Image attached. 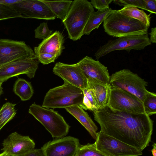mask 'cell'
<instances>
[{
  "mask_svg": "<svg viewBox=\"0 0 156 156\" xmlns=\"http://www.w3.org/2000/svg\"><path fill=\"white\" fill-rule=\"evenodd\" d=\"M145 3V10L151 13H156V0H144Z\"/></svg>",
  "mask_w": 156,
  "mask_h": 156,
  "instance_id": "33",
  "label": "cell"
},
{
  "mask_svg": "<svg viewBox=\"0 0 156 156\" xmlns=\"http://www.w3.org/2000/svg\"><path fill=\"white\" fill-rule=\"evenodd\" d=\"M64 37L62 34L56 31L50 36L43 40L37 46L34 47V52L37 55L43 53L55 54L60 56L65 47Z\"/></svg>",
  "mask_w": 156,
  "mask_h": 156,
  "instance_id": "17",
  "label": "cell"
},
{
  "mask_svg": "<svg viewBox=\"0 0 156 156\" xmlns=\"http://www.w3.org/2000/svg\"><path fill=\"white\" fill-rule=\"evenodd\" d=\"M28 112L41 123L53 138L66 136L70 126L57 112L35 103L30 106Z\"/></svg>",
  "mask_w": 156,
  "mask_h": 156,
  "instance_id": "5",
  "label": "cell"
},
{
  "mask_svg": "<svg viewBox=\"0 0 156 156\" xmlns=\"http://www.w3.org/2000/svg\"><path fill=\"white\" fill-rule=\"evenodd\" d=\"M94 12L93 6L87 0L73 1L67 15L62 21L70 39L73 41L80 39L90 17Z\"/></svg>",
  "mask_w": 156,
  "mask_h": 156,
  "instance_id": "2",
  "label": "cell"
},
{
  "mask_svg": "<svg viewBox=\"0 0 156 156\" xmlns=\"http://www.w3.org/2000/svg\"><path fill=\"white\" fill-rule=\"evenodd\" d=\"M145 112L149 116L156 113V94L148 91L143 101Z\"/></svg>",
  "mask_w": 156,
  "mask_h": 156,
  "instance_id": "27",
  "label": "cell"
},
{
  "mask_svg": "<svg viewBox=\"0 0 156 156\" xmlns=\"http://www.w3.org/2000/svg\"><path fill=\"white\" fill-rule=\"evenodd\" d=\"M15 18L22 16L11 6L0 4V20Z\"/></svg>",
  "mask_w": 156,
  "mask_h": 156,
  "instance_id": "28",
  "label": "cell"
},
{
  "mask_svg": "<svg viewBox=\"0 0 156 156\" xmlns=\"http://www.w3.org/2000/svg\"><path fill=\"white\" fill-rule=\"evenodd\" d=\"M53 72L62 78L64 82L82 90L87 87V79L77 63L68 64L58 62L53 67Z\"/></svg>",
  "mask_w": 156,
  "mask_h": 156,
  "instance_id": "14",
  "label": "cell"
},
{
  "mask_svg": "<svg viewBox=\"0 0 156 156\" xmlns=\"http://www.w3.org/2000/svg\"><path fill=\"white\" fill-rule=\"evenodd\" d=\"M151 32L149 33L150 35L149 40L151 43H156V28L153 27L151 29Z\"/></svg>",
  "mask_w": 156,
  "mask_h": 156,
  "instance_id": "35",
  "label": "cell"
},
{
  "mask_svg": "<svg viewBox=\"0 0 156 156\" xmlns=\"http://www.w3.org/2000/svg\"><path fill=\"white\" fill-rule=\"evenodd\" d=\"M87 79L88 86L91 91L99 108L107 106L110 88L109 85L103 83L90 79Z\"/></svg>",
  "mask_w": 156,
  "mask_h": 156,
  "instance_id": "19",
  "label": "cell"
},
{
  "mask_svg": "<svg viewBox=\"0 0 156 156\" xmlns=\"http://www.w3.org/2000/svg\"><path fill=\"white\" fill-rule=\"evenodd\" d=\"M36 56L39 62L43 65L54 62L58 57L55 54L48 53H41Z\"/></svg>",
  "mask_w": 156,
  "mask_h": 156,
  "instance_id": "31",
  "label": "cell"
},
{
  "mask_svg": "<svg viewBox=\"0 0 156 156\" xmlns=\"http://www.w3.org/2000/svg\"><path fill=\"white\" fill-rule=\"evenodd\" d=\"M7 156H8V155H7Z\"/></svg>",
  "mask_w": 156,
  "mask_h": 156,
  "instance_id": "40",
  "label": "cell"
},
{
  "mask_svg": "<svg viewBox=\"0 0 156 156\" xmlns=\"http://www.w3.org/2000/svg\"><path fill=\"white\" fill-rule=\"evenodd\" d=\"M23 18L54 20L56 16L40 0H21L11 6Z\"/></svg>",
  "mask_w": 156,
  "mask_h": 156,
  "instance_id": "12",
  "label": "cell"
},
{
  "mask_svg": "<svg viewBox=\"0 0 156 156\" xmlns=\"http://www.w3.org/2000/svg\"><path fill=\"white\" fill-rule=\"evenodd\" d=\"M112 0H91L90 3L98 10H101L109 8V5L113 1Z\"/></svg>",
  "mask_w": 156,
  "mask_h": 156,
  "instance_id": "32",
  "label": "cell"
},
{
  "mask_svg": "<svg viewBox=\"0 0 156 156\" xmlns=\"http://www.w3.org/2000/svg\"><path fill=\"white\" fill-rule=\"evenodd\" d=\"M21 1V0H0V4L11 6Z\"/></svg>",
  "mask_w": 156,
  "mask_h": 156,
  "instance_id": "36",
  "label": "cell"
},
{
  "mask_svg": "<svg viewBox=\"0 0 156 156\" xmlns=\"http://www.w3.org/2000/svg\"><path fill=\"white\" fill-rule=\"evenodd\" d=\"M151 44L147 34L120 37L115 40H110L100 46L95 53L94 56L98 60L112 51L125 50L129 52L133 49L143 50Z\"/></svg>",
  "mask_w": 156,
  "mask_h": 156,
  "instance_id": "7",
  "label": "cell"
},
{
  "mask_svg": "<svg viewBox=\"0 0 156 156\" xmlns=\"http://www.w3.org/2000/svg\"><path fill=\"white\" fill-rule=\"evenodd\" d=\"M107 106L113 110L131 114L145 113L141 100L134 95L117 88L110 87Z\"/></svg>",
  "mask_w": 156,
  "mask_h": 156,
  "instance_id": "8",
  "label": "cell"
},
{
  "mask_svg": "<svg viewBox=\"0 0 156 156\" xmlns=\"http://www.w3.org/2000/svg\"><path fill=\"white\" fill-rule=\"evenodd\" d=\"M112 9H107L98 10L93 12L90 17L83 32V35H89L95 29H98L102 22L109 15Z\"/></svg>",
  "mask_w": 156,
  "mask_h": 156,
  "instance_id": "21",
  "label": "cell"
},
{
  "mask_svg": "<svg viewBox=\"0 0 156 156\" xmlns=\"http://www.w3.org/2000/svg\"><path fill=\"white\" fill-rule=\"evenodd\" d=\"M35 38L44 40L52 34V31L48 27L47 23L43 22L34 30Z\"/></svg>",
  "mask_w": 156,
  "mask_h": 156,
  "instance_id": "29",
  "label": "cell"
},
{
  "mask_svg": "<svg viewBox=\"0 0 156 156\" xmlns=\"http://www.w3.org/2000/svg\"><path fill=\"white\" fill-rule=\"evenodd\" d=\"M105 32L119 37L129 35L147 34L148 27L140 21L126 16L117 10H112L103 22Z\"/></svg>",
  "mask_w": 156,
  "mask_h": 156,
  "instance_id": "3",
  "label": "cell"
},
{
  "mask_svg": "<svg viewBox=\"0 0 156 156\" xmlns=\"http://www.w3.org/2000/svg\"><path fill=\"white\" fill-rule=\"evenodd\" d=\"M120 13L126 16L136 20L146 25L148 28L150 25V15L146 13L143 10L131 6H124L117 10Z\"/></svg>",
  "mask_w": 156,
  "mask_h": 156,
  "instance_id": "22",
  "label": "cell"
},
{
  "mask_svg": "<svg viewBox=\"0 0 156 156\" xmlns=\"http://www.w3.org/2000/svg\"><path fill=\"white\" fill-rule=\"evenodd\" d=\"M75 156H106L97 148L95 142L80 145Z\"/></svg>",
  "mask_w": 156,
  "mask_h": 156,
  "instance_id": "26",
  "label": "cell"
},
{
  "mask_svg": "<svg viewBox=\"0 0 156 156\" xmlns=\"http://www.w3.org/2000/svg\"><path fill=\"white\" fill-rule=\"evenodd\" d=\"M153 148L151 150L153 156H156V144L154 143L153 144Z\"/></svg>",
  "mask_w": 156,
  "mask_h": 156,
  "instance_id": "37",
  "label": "cell"
},
{
  "mask_svg": "<svg viewBox=\"0 0 156 156\" xmlns=\"http://www.w3.org/2000/svg\"><path fill=\"white\" fill-rule=\"evenodd\" d=\"M103 133L142 151L149 145L153 122L146 113L134 114L113 110L107 106L93 112Z\"/></svg>",
  "mask_w": 156,
  "mask_h": 156,
  "instance_id": "1",
  "label": "cell"
},
{
  "mask_svg": "<svg viewBox=\"0 0 156 156\" xmlns=\"http://www.w3.org/2000/svg\"><path fill=\"white\" fill-rule=\"evenodd\" d=\"M20 156H45L42 149H34L29 152Z\"/></svg>",
  "mask_w": 156,
  "mask_h": 156,
  "instance_id": "34",
  "label": "cell"
},
{
  "mask_svg": "<svg viewBox=\"0 0 156 156\" xmlns=\"http://www.w3.org/2000/svg\"><path fill=\"white\" fill-rule=\"evenodd\" d=\"M83 91L84 96L82 103L80 107L83 109L89 110L93 112L98 109V106L88 86Z\"/></svg>",
  "mask_w": 156,
  "mask_h": 156,
  "instance_id": "25",
  "label": "cell"
},
{
  "mask_svg": "<svg viewBox=\"0 0 156 156\" xmlns=\"http://www.w3.org/2000/svg\"><path fill=\"white\" fill-rule=\"evenodd\" d=\"M16 105L8 102L2 106L0 110V130L15 116L16 111L15 107Z\"/></svg>",
  "mask_w": 156,
  "mask_h": 156,
  "instance_id": "24",
  "label": "cell"
},
{
  "mask_svg": "<svg viewBox=\"0 0 156 156\" xmlns=\"http://www.w3.org/2000/svg\"><path fill=\"white\" fill-rule=\"evenodd\" d=\"M109 85L133 94L143 102L148 92L146 88L147 83L128 69H123L113 73L110 77Z\"/></svg>",
  "mask_w": 156,
  "mask_h": 156,
  "instance_id": "6",
  "label": "cell"
},
{
  "mask_svg": "<svg viewBox=\"0 0 156 156\" xmlns=\"http://www.w3.org/2000/svg\"><path fill=\"white\" fill-rule=\"evenodd\" d=\"M113 3L119 6L134 7L145 10V3L144 0H114Z\"/></svg>",
  "mask_w": 156,
  "mask_h": 156,
  "instance_id": "30",
  "label": "cell"
},
{
  "mask_svg": "<svg viewBox=\"0 0 156 156\" xmlns=\"http://www.w3.org/2000/svg\"><path fill=\"white\" fill-rule=\"evenodd\" d=\"M0 156H7V155L5 152H3V153L0 154Z\"/></svg>",
  "mask_w": 156,
  "mask_h": 156,
  "instance_id": "39",
  "label": "cell"
},
{
  "mask_svg": "<svg viewBox=\"0 0 156 156\" xmlns=\"http://www.w3.org/2000/svg\"><path fill=\"white\" fill-rule=\"evenodd\" d=\"M84 96L81 89L64 82L61 86L50 89L46 94L42 106L46 108H65L81 105Z\"/></svg>",
  "mask_w": 156,
  "mask_h": 156,
  "instance_id": "4",
  "label": "cell"
},
{
  "mask_svg": "<svg viewBox=\"0 0 156 156\" xmlns=\"http://www.w3.org/2000/svg\"><path fill=\"white\" fill-rule=\"evenodd\" d=\"M2 83L0 81V96L3 93V88L2 87Z\"/></svg>",
  "mask_w": 156,
  "mask_h": 156,
  "instance_id": "38",
  "label": "cell"
},
{
  "mask_svg": "<svg viewBox=\"0 0 156 156\" xmlns=\"http://www.w3.org/2000/svg\"><path fill=\"white\" fill-rule=\"evenodd\" d=\"M2 150L8 156H20L34 149L35 144L28 136L20 135L16 132L10 134L2 143Z\"/></svg>",
  "mask_w": 156,
  "mask_h": 156,
  "instance_id": "15",
  "label": "cell"
},
{
  "mask_svg": "<svg viewBox=\"0 0 156 156\" xmlns=\"http://www.w3.org/2000/svg\"><path fill=\"white\" fill-rule=\"evenodd\" d=\"M77 63L87 79L109 84L110 76L107 68L98 60L86 56Z\"/></svg>",
  "mask_w": 156,
  "mask_h": 156,
  "instance_id": "16",
  "label": "cell"
},
{
  "mask_svg": "<svg viewBox=\"0 0 156 156\" xmlns=\"http://www.w3.org/2000/svg\"><path fill=\"white\" fill-rule=\"evenodd\" d=\"M80 145L78 139L68 136L50 141L41 148L45 156H75Z\"/></svg>",
  "mask_w": 156,
  "mask_h": 156,
  "instance_id": "13",
  "label": "cell"
},
{
  "mask_svg": "<svg viewBox=\"0 0 156 156\" xmlns=\"http://www.w3.org/2000/svg\"><path fill=\"white\" fill-rule=\"evenodd\" d=\"M65 109L82 124L93 139H96L98 128L87 112L79 105L70 106Z\"/></svg>",
  "mask_w": 156,
  "mask_h": 156,
  "instance_id": "18",
  "label": "cell"
},
{
  "mask_svg": "<svg viewBox=\"0 0 156 156\" xmlns=\"http://www.w3.org/2000/svg\"><path fill=\"white\" fill-rule=\"evenodd\" d=\"M28 58L37 59L32 49L24 41L0 39V66Z\"/></svg>",
  "mask_w": 156,
  "mask_h": 156,
  "instance_id": "10",
  "label": "cell"
},
{
  "mask_svg": "<svg viewBox=\"0 0 156 156\" xmlns=\"http://www.w3.org/2000/svg\"><path fill=\"white\" fill-rule=\"evenodd\" d=\"M14 93L22 101L30 100L34 94V90L31 83L22 78H18L13 86Z\"/></svg>",
  "mask_w": 156,
  "mask_h": 156,
  "instance_id": "23",
  "label": "cell"
},
{
  "mask_svg": "<svg viewBox=\"0 0 156 156\" xmlns=\"http://www.w3.org/2000/svg\"><path fill=\"white\" fill-rule=\"evenodd\" d=\"M98 149L106 156H140L142 152L100 131L95 141Z\"/></svg>",
  "mask_w": 156,
  "mask_h": 156,
  "instance_id": "9",
  "label": "cell"
},
{
  "mask_svg": "<svg viewBox=\"0 0 156 156\" xmlns=\"http://www.w3.org/2000/svg\"><path fill=\"white\" fill-rule=\"evenodd\" d=\"M40 62L37 59L28 58L14 61L0 66V81L25 74L30 78L34 76Z\"/></svg>",
  "mask_w": 156,
  "mask_h": 156,
  "instance_id": "11",
  "label": "cell"
},
{
  "mask_svg": "<svg viewBox=\"0 0 156 156\" xmlns=\"http://www.w3.org/2000/svg\"><path fill=\"white\" fill-rule=\"evenodd\" d=\"M48 7L56 16L62 21L67 15L73 2L71 0H40Z\"/></svg>",
  "mask_w": 156,
  "mask_h": 156,
  "instance_id": "20",
  "label": "cell"
}]
</instances>
